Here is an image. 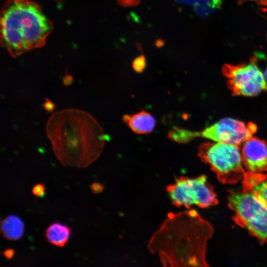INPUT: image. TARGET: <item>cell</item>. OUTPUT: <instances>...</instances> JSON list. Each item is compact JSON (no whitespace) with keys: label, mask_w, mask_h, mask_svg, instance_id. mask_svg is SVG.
<instances>
[{"label":"cell","mask_w":267,"mask_h":267,"mask_svg":"<svg viewBox=\"0 0 267 267\" xmlns=\"http://www.w3.org/2000/svg\"><path fill=\"white\" fill-rule=\"evenodd\" d=\"M55 104L49 99L45 98V101L43 104V107L48 112H52L55 108Z\"/></svg>","instance_id":"cell-19"},{"label":"cell","mask_w":267,"mask_h":267,"mask_svg":"<svg viewBox=\"0 0 267 267\" xmlns=\"http://www.w3.org/2000/svg\"><path fill=\"white\" fill-rule=\"evenodd\" d=\"M240 146L226 143L207 142L198 149V156L208 164L223 184H235L243 179L246 171Z\"/></svg>","instance_id":"cell-5"},{"label":"cell","mask_w":267,"mask_h":267,"mask_svg":"<svg viewBox=\"0 0 267 267\" xmlns=\"http://www.w3.org/2000/svg\"><path fill=\"white\" fill-rule=\"evenodd\" d=\"M242 1H251L256 2L257 3L262 5H267V0H241Z\"/></svg>","instance_id":"cell-22"},{"label":"cell","mask_w":267,"mask_h":267,"mask_svg":"<svg viewBox=\"0 0 267 267\" xmlns=\"http://www.w3.org/2000/svg\"><path fill=\"white\" fill-rule=\"evenodd\" d=\"M0 231L4 238L10 241L19 239L24 232V224L18 217L10 215L0 222Z\"/></svg>","instance_id":"cell-11"},{"label":"cell","mask_w":267,"mask_h":267,"mask_svg":"<svg viewBox=\"0 0 267 267\" xmlns=\"http://www.w3.org/2000/svg\"><path fill=\"white\" fill-rule=\"evenodd\" d=\"M117 1L120 5L125 7L135 6L140 2V0H117Z\"/></svg>","instance_id":"cell-17"},{"label":"cell","mask_w":267,"mask_h":267,"mask_svg":"<svg viewBox=\"0 0 267 267\" xmlns=\"http://www.w3.org/2000/svg\"><path fill=\"white\" fill-rule=\"evenodd\" d=\"M146 66V58L143 54L135 58L132 63L133 69L138 73L142 72L145 69Z\"/></svg>","instance_id":"cell-15"},{"label":"cell","mask_w":267,"mask_h":267,"mask_svg":"<svg viewBox=\"0 0 267 267\" xmlns=\"http://www.w3.org/2000/svg\"><path fill=\"white\" fill-rule=\"evenodd\" d=\"M257 130V125L230 118H223L214 124L198 132L199 136L215 142L232 144L241 146L252 137Z\"/></svg>","instance_id":"cell-8"},{"label":"cell","mask_w":267,"mask_h":267,"mask_svg":"<svg viewBox=\"0 0 267 267\" xmlns=\"http://www.w3.org/2000/svg\"><path fill=\"white\" fill-rule=\"evenodd\" d=\"M45 131L56 157L65 167L89 166L99 157L104 145L102 127L81 110L66 109L52 114Z\"/></svg>","instance_id":"cell-2"},{"label":"cell","mask_w":267,"mask_h":267,"mask_svg":"<svg viewBox=\"0 0 267 267\" xmlns=\"http://www.w3.org/2000/svg\"><path fill=\"white\" fill-rule=\"evenodd\" d=\"M264 75H265L266 80V81L267 82V67L266 68Z\"/></svg>","instance_id":"cell-24"},{"label":"cell","mask_w":267,"mask_h":267,"mask_svg":"<svg viewBox=\"0 0 267 267\" xmlns=\"http://www.w3.org/2000/svg\"><path fill=\"white\" fill-rule=\"evenodd\" d=\"M213 228L195 210L169 213L151 237L147 248L164 266L205 267L206 245Z\"/></svg>","instance_id":"cell-1"},{"label":"cell","mask_w":267,"mask_h":267,"mask_svg":"<svg viewBox=\"0 0 267 267\" xmlns=\"http://www.w3.org/2000/svg\"><path fill=\"white\" fill-rule=\"evenodd\" d=\"M227 199L234 222L261 243H267V207L252 190L230 191Z\"/></svg>","instance_id":"cell-4"},{"label":"cell","mask_w":267,"mask_h":267,"mask_svg":"<svg viewBox=\"0 0 267 267\" xmlns=\"http://www.w3.org/2000/svg\"><path fill=\"white\" fill-rule=\"evenodd\" d=\"M168 193L173 205L187 209L193 205L205 208L218 203L213 187L208 182L206 176L194 178L181 176L175 183L168 185Z\"/></svg>","instance_id":"cell-6"},{"label":"cell","mask_w":267,"mask_h":267,"mask_svg":"<svg viewBox=\"0 0 267 267\" xmlns=\"http://www.w3.org/2000/svg\"><path fill=\"white\" fill-rule=\"evenodd\" d=\"M164 44L165 42L163 40L160 39L156 41L155 44L157 47H160L162 46Z\"/></svg>","instance_id":"cell-23"},{"label":"cell","mask_w":267,"mask_h":267,"mask_svg":"<svg viewBox=\"0 0 267 267\" xmlns=\"http://www.w3.org/2000/svg\"><path fill=\"white\" fill-rule=\"evenodd\" d=\"M71 229L59 222L51 224L45 230L48 242L57 247H64L69 240Z\"/></svg>","instance_id":"cell-12"},{"label":"cell","mask_w":267,"mask_h":267,"mask_svg":"<svg viewBox=\"0 0 267 267\" xmlns=\"http://www.w3.org/2000/svg\"><path fill=\"white\" fill-rule=\"evenodd\" d=\"M123 120L133 132L139 134L151 133L156 125L155 118L144 110L132 114H125Z\"/></svg>","instance_id":"cell-10"},{"label":"cell","mask_w":267,"mask_h":267,"mask_svg":"<svg viewBox=\"0 0 267 267\" xmlns=\"http://www.w3.org/2000/svg\"><path fill=\"white\" fill-rule=\"evenodd\" d=\"M73 81V78L69 75H66L63 79V84L64 86H68L72 84Z\"/></svg>","instance_id":"cell-21"},{"label":"cell","mask_w":267,"mask_h":267,"mask_svg":"<svg viewBox=\"0 0 267 267\" xmlns=\"http://www.w3.org/2000/svg\"><path fill=\"white\" fill-rule=\"evenodd\" d=\"M51 30V22L34 2L9 0L2 9L1 44L13 57L43 46Z\"/></svg>","instance_id":"cell-3"},{"label":"cell","mask_w":267,"mask_h":267,"mask_svg":"<svg viewBox=\"0 0 267 267\" xmlns=\"http://www.w3.org/2000/svg\"><path fill=\"white\" fill-rule=\"evenodd\" d=\"M32 193L37 197H43L45 193V187L43 183L35 185L32 190Z\"/></svg>","instance_id":"cell-16"},{"label":"cell","mask_w":267,"mask_h":267,"mask_svg":"<svg viewBox=\"0 0 267 267\" xmlns=\"http://www.w3.org/2000/svg\"><path fill=\"white\" fill-rule=\"evenodd\" d=\"M2 254L5 257L6 259H11L14 255V250L11 248H8L5 250Z\"/></svg>","instance_id":"cell-20"},{"label":"cell","mask_w":267,"mask_h":267,"mask_svg":"<svg viewBox=\"0 0 267 267\" xmlns=\"http://www.w3.org/2000/svg\"><path fill=\"white\" fill-rule=\"evenodd\" d=\"M244 167L247 171L263 173L267 171V143L252 136L242 144L241 149Z\"/></svg>","instance_id":"cell-9"},{"label":"cell","mask_w":267,"mask_h":267,"mask_svg":"<svg viewBox=\"0 0 267 267\" xmlns=\"http://www.w3.org/2000/svg\"><path fill=\"white\" fill-rule=\"evenodd\" d=\"M198 136V132H193L179 127H174L168 134L171 140L180 143H187Z\"/></svg>","instance_id":"cell-13"},{"label":"cell","mask_w":267,"mask_h":267,"mask_svg":"<svg viewBox=\"0 0 267 267\" xmlns=\"http://www.w3.org/2000/svg\"><path fill=\"white\" fill-rule=\"evenodd\" d=\"M222 72L234 96H253L267 91L265 75L254 58L248 63L236 65L225 64Z\"/></svg>","instance_id":"cell-7"},{"label":"cell","mask_w":267,"mask_h":267,"mask_svg":"<svg viewBox=\"0 0 267 267\" xmlns=\"http://www.w3.org/2000/svg\"><path fill=\"white\" fill-rule=\"evenodd\" d=\"M104 188V186L100 183L93 182L91 186V191L92 193L97 194L101 192Z\"/></svg>","instance_id":"cell-18"},{"label":"cell","mask_w":267,"mask_h":267,"mask_svg":"<svg viewBox=\"0 0 267 267\" xmlns=\"http://www.w3.org/2000/svg\"><path fill=\"white\" fill-rule=\"evenodd\" d=\"M251 190L267 207V179L255 185Z\"/></svg>","instance_id":"cell-14"}]
</instances>
